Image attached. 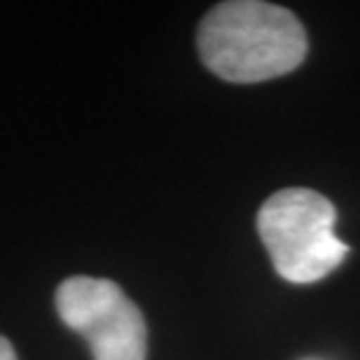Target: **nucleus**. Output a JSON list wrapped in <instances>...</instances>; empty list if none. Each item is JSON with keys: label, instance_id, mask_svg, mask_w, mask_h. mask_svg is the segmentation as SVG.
Segmentation results:
<instances>
[{"label": "nucleus", "instance_id": "f03ea898", "mask_svg": "<svg viewBox=\"0 0 360 360\" xmlns=\"http://www.w3.org/2000/svg\"><path fill=\"white\" fill-rule=\"evenodd\" d=\"M335 206L307 187H288L264 201L257 232L281 278L316 283L340 267L349 248L335 236Z\"/></svg>", "mask_w": 360, "mask_h": 360}, {"label": "nucleus", "instance_id": "7ed1b4c3", "mask_svg": "<svg viewBox=\"0 0 360 360\" xmlns=\"http://www.w3.org/2000/svg\"><path fill=\"white\" fill-rule=\"evenodd\" d=\"M59 319L84 337L94 360H146L148 326L136 302L110 278L70 276L56 288Z\"/></svg>", "mask_w": 360, "mask_h": 360}, {"label": "nucleus", "instance_id": "f257e3e1", "mask_svg": "<svg viewBox=\"0 0 360 360\" xmlns=\"http://www.w3.org/2000/svg\"><path fill=\"white\" fill-rule=\"evenodd\" d=\"M197 49L204 66L234 84L264 82L304 61V26L290 10L262 0H227L201 19Z\"/></svg>", "mask_w": 360, "mask_h": 360}, {"label": "nucleus", "instance_id": "20e7f679", "mask_svg": "<svg viewBox=\"0 0 360 360\" xmlns=\"http://www.w3.org/2000/svg\"><path fill=\"white\" fill-rule=\"evenodd\" d=\"M0 360H19L17 351H14V347H12V342L3 335H0Z\"/></svg>", "mask_w": 360, "mask_h": 360}]
</instances>
